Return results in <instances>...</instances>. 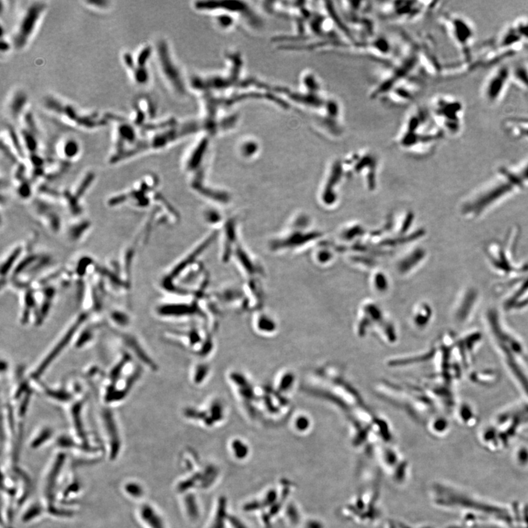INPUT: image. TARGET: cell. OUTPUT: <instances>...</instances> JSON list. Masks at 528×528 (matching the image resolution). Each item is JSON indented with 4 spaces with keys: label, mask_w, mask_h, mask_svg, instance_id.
I'll return each instance as SVG.
<instances>
[{
    "label": "cell",
    "mask_w": 528,
    "mask_h": 528,
    "mask_svg": "<svg viewBox=\"0 0 528 528\" xmlns=\"http://www.w3.org/2000/svg\"><path fill=\"white\" fill-rule=\"evenodd\" d=\"M428 109L433 121L444 134L456 136L462 132L464 117L462 101L448 95H439L431 99Z\"/></svg>",
    "instance_id": "cell-1"
},
{
    "label": "cell",
    "mask_w": 528,
    "mask_h": 528,
    "mask_svg": "<svg viewBox=\"0 0 528 528\" xmlns=\"http://www.w3.org/2000/svg\"><path fill=\"white\" fill-rule=\"evenodd\" d=\"M442 18V22L453 43L462 52L463 56L470 57L475 38L473 23L466 17L456 14L445 15Z\"/></svg>",
    "instance_id": "cell-2"
},
{
    "label": "cell",
    "mask_w": 528,
    "mask_h": 528,
    "mask_svg": "<svg viewBox=\"0 0 528 528\" xmlns=\"http://www.w3.org/2000/svg\"><path fill=\"white\" fill-rule=\"evenodd\" d=\"M66 462V453L60 452L54 456L45 472L41 484L42 501L49 512H53L55 509V502L59 496V486Z\"/></svg>",
    "instance_id": "cell-3"
},
{
    "label": "cell",
    "mask_w": 528,
    "mask_h": 528,
    "mask_svg": "<svg viewBox=\"0 0 528 528\" xmlns=\"http://www.w3.org/2000/svg\"><path fill=\"white\" fill-rule=\"evenodd\" d=\"M422 1H390L381 6L380 11L385 19L394 22L404 23L416 21L429 12L434 6Z\"/></svg>",
    "instance_id": "cell-4"
},
{
    "label": "cell",
    "mask_w": 528,
    "mask_h": 528,
    "mask_svg": "<svg viewBox=\"0 0 528 528\" xmlns=\"http://www.w3.org/2000/svg\"><path fill=\"white\" fill-rule=\"evenodd\" d=\"M512 82V66L501 64L495 67L483 85L481 89L482 99L488 105H498L504 97L508 87Z\"/></svg>",
    "instance_id": "cell-5"
},
{
    "label": "cell",
    "mask_w": 528,
    "mask_h": 528,
    "mask_svg": "<svg viewBox=\"0 0 528 528\" xmlns=\"http://www.w3.org/2000/svg\"><path fill=\"white\" fill-rule=\"evenodd\" d=\"M46 7V3L36 1L31 4L26 9L14 34L13 44L15 49H23L27 44Z\"/></svg>",
    "instance_id": "cell-6"
},
{
    "label": "cell",
    "mask_w": 528,
    "mask_h": 528,
    "mask_svg": "<svg viewBox=\"0 0 528 528\" xmlns=\"http://www.w3.org/2000/svg\"><path fill=\"white\" fill-rule=\"evenodd\" d=\"M46 106L51 110L54 111V113L65 116L66 119L76 123V124L80 127L92 129L102 127L106 124L105 120L97 119V116L95 115L82 116L77 113L75 108L72 106L63 105L61 102H58L53 98L46 99Z\"/></svg>",
    "instance_id": "cell-7"
},
{
    "label": "cell",
    "mask_w": 528,
    "mask_h": 528,
    "mask_svg": "<svg viewBox=\"0 0 528 528\" xmlns=\"http://www.w3.org/2000/svg\"><path fill=\"white\" fill-rule=\"evenodd\" d=\"M158 54L159 55L160 63H161V69H162L163 73L165 75L166 78L168 79L170 82L172 84V86L179 87L181 85L180 83L179 76H178V70L175 68L171 58L170 59V56H169L168 51H167V47L166 46L165 43H161L159 46H158ZM180 88V91H181Z\"/></svg>",
    "instance_id": "cell-8"
},
{
    "label": "cell",
    "mask_w": 528,
    "mask_h": 528,
    "mask_svg": "<svg viewBox=\"0 0 528 528\" xmlns=\"http://www.w3.org/2000/svg\"><path fill=\"white\" fill-rule=\"evenodd\" d=\"M136 515L146 528H163L162 522L155 509L147 503L141 504L136 510Z\"/></svg>",
    "instance_id": "cell-9"
},
{
    "label": "cell",
    "mask_w": 528,
    "mask_h": 528,
    "mask_svg": "<svg viewBox=\"0 0 528 528\" xmlns=\"http://www.w3.org/2000/svg\"><path fill=\"white\" fill-rule=\"evenodd\" d=\"M512 82L528 91V63L522 62L512 66Z\"/></svg>",
    "instance_id": "cell-10"
},
{
    "label": "cell",
    "mask_w": 528,
    "mask_h": 528,
    "mask_svg": "<svg viewBox=\"0 0 528 528\" xmlns=\"http://www.w3.org/2000/svg\"><path fill=\"white\" fill-rule=\"evenodd\" d=\"M119 145H123L125 142H134L136 139V132L134 129L127 123H123L118 129Z\"/></svg>",
    "instance_id": "cell-11"
},
{
    "label": "cell",
    "mask_w": 528,
    "mask_h": 528,
    "mask_svg": "<svg viewBox=\"0 0 528 528\" xmlns=\"http://www.w3.org/2000/svg\"><path fill=\"white\" fill-rule=\"evenodd\" d=\"M512 24L524 43H528V17H519Z\"/></svg>",
    "instance_id": "cell-12"
},
{
    "label": "cell",
    "mask_w": 528,
    "mask_h": 528,
    "mask_svg": "<svg viewBox=\"0 0 528 528\" xmlns=\"http://www.w3.org/2000/svg\"><path fill=\"white\" fill-rule=\"evenodd\" d=\"M25 102V96L22 93H17L10 104V113L13 115V119H16L17 116L20 114Z\"/></svg>",
    "instance_id": "cell-13"
},
{
    "label": "cell",
    "mask_w": 528,
    "mask_h": 528,
    "mask_svg": "<svg viewBox=\"0 0 528 528\" xmlns=\"http://www.w3.org/2000/svg\"><path fill=\"white\" fill-rule=\"evenodd\" d=\"M126 494L130 498H137L142 495V490L140 486L135 482H128L124 486Z\"/></svg>",
    "instance_id": "cell-14"
},
{
    "label": "cell",
    "mask_w": 528,
    "mask_h": 528,
    "mask_svg": "<svg viewBox=\"0 0 528 528\" xmlns=\"http://www.w3.org/2000/svg\"><path fill=\"white\" fill-rule=\"evenodd\" d=\"M150 54H151V48L150 46L144 47L139 52L137 57H136V61L135 63V65H136V67L145 68L147 62L148 61L149 58H150Z\"/></svg>",
    "instance_id": "cell-15"
},
{
    "label": "cell",
    "mask_w": 528,
    "mask_h": 528,
    "mask_svg": "<svg viewBox=\"0 0 528 528\" xmlns=\"http://www.w3.org/2000/svg\"><path fill=\"white\" fill-rule=\"evenodd\" d=\"M87 2H88V4L96 6V7H100V8H102V7H105V8L108 5V1H103V0H100V1H96V0H95V1H88Z\"/></svg>",
    "instance_id": "cell-16"
},
{
    "label": "cell",
    "mask_w": 528,
    "mask_h": 528,
    "mask_svg": "<svg viewBox=\"0 0 528 528\" xmlns=\"http://www.w3.org/2000/svg\"><path fill=\"white\" fill-rule=\"evenodd\" d=\"M9 49H10V45L8 44V43H7V41H4V40H2L1 43V52H7Z\"/></svg>",
    "instance_id": "cell-17"
}]
</instances>
